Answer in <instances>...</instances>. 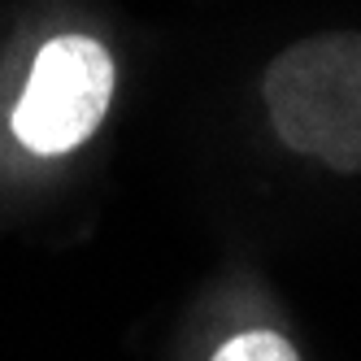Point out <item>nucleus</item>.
<instances>
[{
    "mask_svg": "<svg viewBox=\"0 0 361 361\" xmlns=\"http://www.w3.org/2000/svg\"><path fill=\"white\" fill-rule=\"evenodd\" d=\"M262 100L292 152L361 174V31L309 35L270 61Z\"/></svg>",
    "mask_w": 361,
    "mask_h": 361,
    "instance_id": "1",
    "label": "nucleus"
},
{
    "mask_svg": "<svg viewBox=\"0 0 361 361\" xmlns=\"http://www.w3.org/2000/svg\"><path fill=\"white\" fill-rule=\"evenodd\" d=\"M114 87L118 66L109 48L83 31H57L27 57L5 109V135L31 161L70 157L100 131Z\"/></svg>",
    "mask_w": 361,
    "mask_h": 361,
    "instance_id": "2",
    "label": "nucleus"
},
{
    "mask_svg": "<svg viewBox=\"0 0 361 361\" xmlns=\"http://www.w3.org/2000/svg\"><path fill=\"white\" fill-rule=\"evenodd\" d=\"M204 361H300V353L288 340V331L270 322H244L222 331L214 348L204 353Z\"/></svg>",
    "mask_w": 361,
    "mask_h": 361,
    "instance_id": "3",
    "label": "nucleus"
}]
</instances>
